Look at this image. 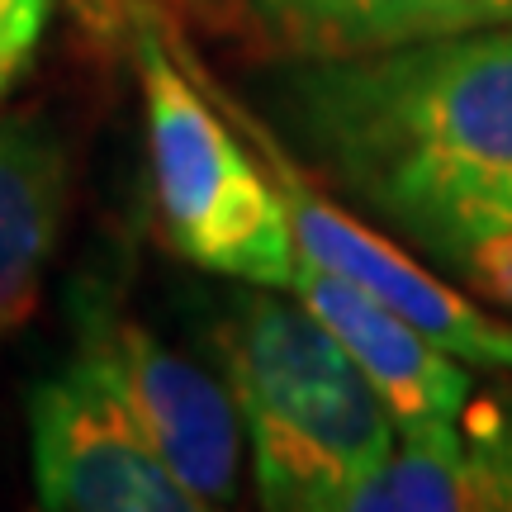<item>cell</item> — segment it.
I'll use <instances>...</instances> for the list:
<instances>
[{"label": "cell", "instance_id": "1", "mask_svg": "<svg viewBox=\"0 0 512 512\" xmlns=\"http://www.w3.org/2000/svg\"><path fill=\"white\" fill-rule=\"evenodd\" d=\"M290 110L318 166L460 290L512 309V19L309 57Z\"/></svg>", "mask_w": 512, "mask_h": 512}, {"label": "cell", "instance_id": "2", "mask_svg": "<svg viewBox=\"0 0 512 512\" xmlns=\"http://www.w3.org/2000/svg\"><path fill=\"white\" fill-rule=\"evenodd\" d=\"M256 498L275 512H347L394 451L399 422L299 299L242 285L214 332Z\"/></svg>", "mask_w": 512, "mask_h": 512}, {"label": "cell", "instance_id": "3", "mask_svg": "<svg viewBox=\"0 0 512 512\" xmlns=\"http://www.w3.org/2000/svg\"><path fill=\"white\" fill-rule=\"evenodd\" d=\"M128 48L143 86L147 162L166 242L209 275L290 290L299 261L290 214L247 133L219 110L204 76H185L143 5H128Z\"/></svg>", "mask_w": 512, "mask_h": 512}, {"label": "cell", "instance_id": "4", "mask_svg": "<svg viewBox=\"0 0 512 512\" xmlns=\"http://www.w3.org/2000/svg\"><path fill=\"white\" fill-rule=\"evenodd\" d=\"M209 86V81H204ZM209 95L219 100V110L247 133V143L256 147V157L266 162L275 190L285 200L290 214L294 247L304 261L323 266V271L351 280L356 290L375 294L380 304L403 313L413 328H422L437 347L460 356L465 366L494 370V375H512V323L498 318L494 309H484V299L470 290H460L456 280L437 275L418 252H408L403 242L384 238L380 228H370L366 219H356L351 209L337 200H323L313 181L290 162L285 143L275 138L266 124H256V114L233 105L223 91L209 86Z\"/></svg>", "mask_w": 512, "mask_h": 512}, {"label": "cell", "instance_id": "5", "mask_svg": "<svg viewBox=\"0 0 512 512\" xmlns=\"http://www.w3.org/2000/svg\"><path fill=\"white\" fill-rule=\"evenodd\" d=\"M29 470L53 512H200L86 347L29 394Z\"/></svg>", "mask_w": 512, "mask_h": 512}, {"label": "cell", "instance_id": "6", "mask_svg": "<svg viewBox=\"0 0 512 512\" xmlns=\"http://www.w3.org/2000/svg\"><path fill=\"white\" fill-rule=\"evenodd\" d=\"M81 347L95 351V361L110 370L147 441L200 508L238 498L247 441L228 384L171 351L143 323L124 318L110 299L81 304Z\"/></svg>", "mask_w": 512, "mask_h": 512}, {"label": "cell", "instance_id": "7", "mask_svg": "<svg viewBox=\"0 0 512 512\" xmlns=\"http://www.w3.org/2000/svg\"><path fill=\"white\" fill-rule=\"evenodd\" d=\"M347 512H512V408L475 394L451 418L399 427Z\"/></svg>", "mask_w": 512, "mask_h": 512}, {"label": "cell", "instance_id": "8", "mask_svg": "<svg viewBox=\"0 0 512 512\" xmlns=\"http://www.w3.org/2000/svg\"><path fill=\"white\" fill-rule=\"evenodd\" d=\"M290 294L337 337L356 370L375 384V394L389 403L399 427L427 418H451L475 399V375L460 356L437 347L403 313L380 304L375 294L356 290L351 280L323 271L313 261H294Z\"/></svg>", "mask_w": 512, "mask_h": 512}, {"label": "cell", "instance_id": "9", "mask_svg": "<svg viewBox=\"0 0 512 512\" xmlns=\"http://www.w3.org/2000/svg\"><path fill=\"white\" fill-rule=\"evenodd\" d=\"M67 143L43 114H0V342L38 309L67 223Z\"/></svg>", "mask_w": 512, "mask_h": 512}, {"label": "cell", "instance_id": "10", "mask_svg": "<svg viewBox=\"0 0 512 512\" xmlns=\"http://www.w3.org/2000/svg\"><path fill=\"white\" fill-rule=\"evenodd\" d=\"M242 10L271 48L309 62L508 24L512 0H242Z\"/></svg>", "mask_w": 512, "mask_h": 512}, {"label": "cell", "instance_id": "11", "mask_svg": "<svg viewBox=\"0 0 512 512\" xmlns=\"http://www.w3.org/2000/svg\"><path fill=\"white\" fill-rule=\"evenodd\" d=\"M53 0H0V105L43 43Z\"/></svg>", "mask_w": 512, "mask_h": 512}]
</instances>
